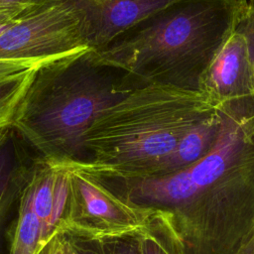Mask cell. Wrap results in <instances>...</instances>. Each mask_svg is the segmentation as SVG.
I'll return each mask as SVG.
<instances>
[{
    "instance_id": "7402d4cb",
    "label": "cell",
    "mask_w": 254,
    "mask_h": 254,
    "mask_svg": "<svg viewBox=\"0 0 254 254\" xmlns=\"http://www.w3.org/2000/svg\"><path fill=\"white\" fill-rule=\"evenodd\" d=\"M40 254H47V246L43 249V251H42Z\"/></svg>"
},
{
    "instance_id": "277c9868",
    "label": "cell",
    "mask_w": 254,
    "mask_h": 254,
    "mask_svg": "<svg viewBox=\"0 0 254 254\" xmlns=\"http://www.w3.org/2000/svg\"><path fill=\"white\" fill-rule=\"evenodd\" d=\"M216 107L199 91L136 88L92 123L82 163L104 179L150 178L182 137Z\"/></svg>"
},
{
    "instance_id": "3957f363",
    "label": "cell",
    "mask_w": 254,
    "mask_h": 254,
    "mask_svg": "<svg viewBox=\"0 0 254 254\" xmlns=\"http://www.w3.org/2000/svg\"><path fill=\"white\" fill-rule=\"evenodd\" d=\"M134 88L124 73L95 61L91 49L40 64L12 127L38 157L83 162L92 123Z\"/></svg>"
},
{
    "instance_id": "5b68a950",
    "label": "cell",
    "mask_w": 254,
    "mask_h": 254,
    "mask_svg": "<svg viewBox=\"0 0 254 254\" xmlns=\"http://www.w3.org/2000/svg\"><path fill=\"white\" fill-rule=\"evenodd\" d=\"M67 193L58 234L108 241L144 236L150 211L121 197L82 162H62Z\"/></svg>"
},
{
    "instance_id": "7a4b0ae2",
    "label": "cell",
    "mask_w": 254,
    "mask_h": 254,
    "mask_svg": "<svg viewBox=\"0 0 254 254\" xmlns=\"http://www.w3.org/2000/svg\"><path fill=\"white\" fill-rule=\"evenodd\" d=\"M246 3L176 0L91 52L97 63L122 71L134 89L160 85L199 91Z\"/></svg>"
},
{
    "instance_id": "ffe728a7",
    "label": "cell",
    "mask_w": 254,
    "mask_h": 254,
    "mask_svg": "<svg viewBox=\"0 0 254 254\" xmlns=\"http://www.w3.org/2000/svg\"><path fill=\"white\" fill-rule=\"evenodd\" d=\"M47 254H63L60 238L58 235L54 236L53 239L47 245Z\"/></svg>"
},
{
    "instance_id": "d6986e66",
    "label": "cell",
    "mask_w": 254,
    "mask_h": 254,
    "mask_svg": "<svg viewBox=\"0 0 254 254\" xmlns=\"http://www.w3.org/2000/svg\"><path fill=\"white\" fill-rule=\"evenodd\" d=\"M17 18L18 17L10 15L8 13L0 12V34L3 33L7 28H9L16 21Z\"/></svg>"
},
{
    "instance_id": "ba28073f",
    "label": "cell",
    "mask_w": 254,
    "mask_h": 254,
    "mask_svg": "<svg viewBox=\"0 0 254 254\" xmlns=\"http://www.w3.org/2000/svg\"><path fill=\"white\" fill-rule=\"evenodd\" d=\"M82 16L91 50L115 37L157 10L176 0H68Z\"/></svg>"
},
{
    "instance_id": "4fadbf2b",
    "label": "cell",
    "mask_w": 254,
    "mask_h": 254,
    "mask_svg": "<svg viewBox=\"0 0 254 254\" xmlns=\"http://www.w3.org/2000/svg\"><path fill=\"white\" fill-rule=\"evenodd\" d=\"M63 254H107L103 241L58 234Z\"/></svg>"
},
{
    "instance_id": "44dd1931",
    "label": "cell",
    "mask_w": 254,
    "mask_h": 254,
    "mask_svg": "<svg viewBox=\"0 0 254 254\" xmlns=\"http://www.w3.org/2000/svg\"><path fill=\"white\" fill-rule=\"evenodd\" d=\"M240 254H254V239H252Z\"/></svg>"
},
{
    "instance_id": "9c48e42d",
    "label": "cell",
    "mask_w": 254,
    "mask_h": 254,
    "mask_svg": "<svg viewBox=\"0 0 254 254\" xmlns=\"http://www.w3.org/2000/svg\"><path fill=\"white\" fill-rule=\"evenodd\" d=\"M27 145L13 127L0 134V229L19 199L38 158L30 159Z\"/></svg>"
},
{
    "instance_id": "7c38bea8",
    "label": "cell",
    "mask_w": 254,
    "mask_h": 254,
    "mask_svg": "<svg viewBox=\"0 0 254 254\" xmlns=\"http://www.w3.org/2000/svg\"><path fill=\"white\" fill-rule=\"evenodd\" d=\"M36 68L0 82V134L12 127L17 108L31 83Z\"/></svg>"
},
{
    "instance_id": "6da1fadb",
    "label": "cell",
    "mask_w": 254,
    "mask_h": 254,
    "mask_svg": "<svg viewBox=\"0 0 254 254\" xmlns=\"http://www.w3.org/2000/svg\"><path fill=\"white\" fill-rule=\"evenodd\" d=\"M218 106L219 136L194 164L161 177L103 178L149 209L144 236L165 254H240L254 239V96Z\"/></svg>"
},
{
    "instance_id": "8992f818",
    "label": "cell",
    "mask_w": 254,
    "mask_h": 254,
    "mask_svg": "<svg viewBox=\"0 0 254 254\" xmlns=\"http://www.w3.org/2000/svg\"><path fill=\"white\" fill-rule=\"evenodd\" d=\"M89 49L82 16L68 0L31 10L0 34V60L49 62Z\"/></svg>"
},
{
    "instance_id": "8fae6325",
    "label": "cell",
    "mask_w": 254,
    "mask_h": 254,
    "mask_svg": "<svg viewBox=\"0 0 254 254\" xmlns=\"http://www.w3.org/2000/svg\"><path fill=\"white\" fill-rule=\"evenodd\" d=\"M18 200V216L12 231L8 254H40L43 251L41 250V225L34 209L30 178Z\"/></svg>"
},
{
    "instance_id": "9a60e30c",
    "label": "cell",
    "mask_w": 254,
    "mask_h": 254,
    "mask_svg": "<svg viewBox=\"0 0 254 254\" xmlns=\"http://www.w3.org/2000/svg\"><path fill=\"white\" fill-rule=\"evenodd\" d=\"M60 0H0V12L19 17L31 10Z\"/></svg>"
},
{
    "instance_id": "5bb4252c",
    "label": "cell",
    "mask_w": 254,
    "mask_h": 254,
    "mask_svg": "<svg viewBox=\"0 0 254 254\" xmlns=\"http://www.w3.org/2000/svg\"><path fill=\"white\" fill-rule=\"evenodd\" d=\"M235 30L240 32L246 39L249 55L254 69V0H247Z\"/></svg>"
},
{
    "instance_id": "ac0fdd59",
    "label": "cell",
    "mask_w": 254,
    "mask_h": 254,
    "mask_svg": "<svg viewBox=\"0 0 254 254\" xmlns=\"http://www.w3.org/2000/svg\"><path fill=\"white\" fill-rule=\"evenodd\" d=\"M140 239L143 254H165L162 248L154 239L148 236H141Z\"/></svg>"
},
{
    "instance_id": "2e32d148",
    "label": "cell",
    "mask_w": 254,
    "mask_h": 254,
    "mask_svg": "<svg viewBox=\"0 0 254 254\" xmlns=\"http://www.w3.org/2000/svg\"><path fill=\"white\" fill-rule=\"evenodd\" d=\"M46 62H23L0 60V82L17 77L30 71Z\"/></svg>"
},
{
    "instance_id": "e0dca14e",
    "label": "cell",
    "mask_w": 254,
    "mask_h": 254,
    "mask_svg": "<svg viewBox=\"0 0 254 254\" xmlns=\"http://www.w3.org/2000/svg\"><path fill=\"white\" fill-rule=\"evenodd\" d=\"M107 254H143L140 237L103 241Z\"/></svg>"
},
{
    "instance_id": "30bf717a",
    "label": "cell",
    "mask_w": 254,
    "mask_h": 254,
    "mask_svg": "<svg viewBox=\"0 0 254 254\" xmlns=\"http://www.w3.org/2000/svg\"><path fill=\"white\" fill-rule=\"evenodd\" d=\"M222 118L219 106L208 117L190 129L179 141L174 151L160 164L152 177H161L182 171L204 157L215 144Z\"/></svg>"
},
{
    "instance_id": "52a82bcc",
    "label": "cell",
    "mask_w": 254,
    "mask_h": 254,
    "mask_svg": "<svg viewBox=\"0 0 254 254\" xmlns=\"http://www.w3.org/2000/svg\"><path fill=\"white\" fill-rule=\"evenodd\" d=\"M199 91L213 104L254 96V69L245 37L234 29L205 71Z\"/></svg>"
}]
</instances>
